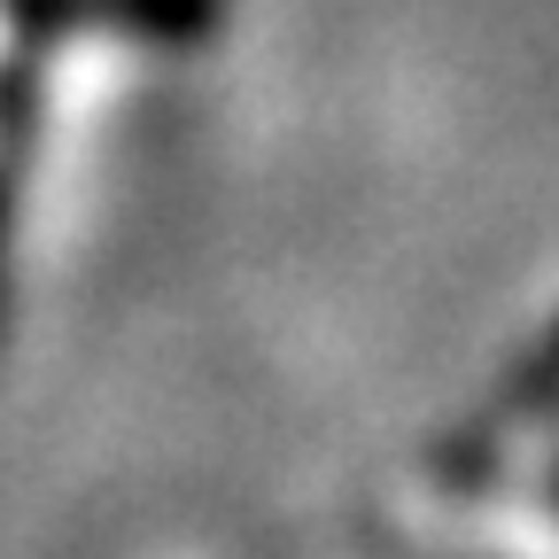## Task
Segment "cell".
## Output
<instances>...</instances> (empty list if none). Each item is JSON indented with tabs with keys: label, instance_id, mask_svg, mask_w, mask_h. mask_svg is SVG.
<instances>
[{
	"label": "cell",
	"instance_id": "cell-2",
	"mask_svg": "<svg viewBox=\"0 0 559 559\" xmlns=\"http://www.w3.org/2000/svg\"><path fill=\"white\" fill-rule=\"evenodd\" d=\"M551 358H559V334H551Z\"/></svg>",
	"mask_w": 559,
	"mask_h": 559
},
{
	"label": "cell",
	"instance_id": "cell-1",
	"mask_svg": "<svg viewBox=\"0 0 559 559\" xmlns=\"http://www.w3.org/2000/svg\"><path fill=\"white\" fill-rule=\"evenodd\" d=\"M551 498H559V474H551Z\"/></svg>",
	"mask_w": 559,
	"mask_h": 559
}]
</instances>
